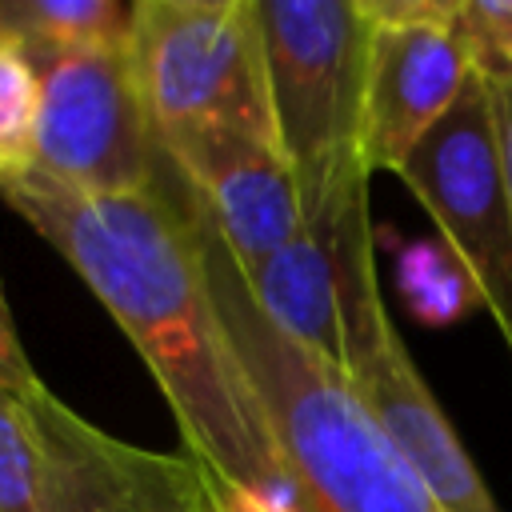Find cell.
<instances>
[{
	"mask_svg": "<svg viewBox=\"0 0 512 512\" xmlns=\"http://www.w3.org/2000/svg\"><path fill=\"white\" fill-rule=\"evenodd\" d=\"M92 288L160 384L192 460L224 496L296 500L220 320L180 172L124 196H88L40 172L0 188Z\"/></svg>",
	"mask_w": 512,
	"mask_h": 512,
	"instance_id": "6da1fadb",
	"label": "cell"
},
{
	"mask_svg": "<svg viewBox=\"0 0 512 512\" xmlns=\"http://www.w3.org/2000/svg\"><path fill=\"white\" fill-rule=\"evenodd\" d=\"M188 188V184H184ZM204 272L256 392L300 512H444L348 388L344 372L284 336L252 300L240 264L188 192Z\"/></svg>",
	"mask_w": 512,
	"mask_h": 512,
	"instance_id": "7a4b0ae2",
	"label": "cell"
},
{
	"mask_svg": "<svg viewBox=\"0 0 512 512\" xmlns=\"http://www.w3.org/2000/svg\"><path fill=\"white\" fill-rule=\"evenodd\" d=\"M276 140L292 164L304 224L368 200L360 148L372 24L360 0H256Z\"/></svg>",
	"mask_w": 512,
	"mask_h": 512,
	"instance_id": "3957f363",
	"label": "cell"
},
{
	"mask_svg": "<svg viewBox=\"0 0 512 512\" xmlns=\"http://www.w3.org/2000/svg\"><path fill=\"white\" fill-rule=\"evenodd\" d=\"M128 60L164 152L224 128L276 136L256 0H136Z\"/></svg>",
	"mask_w": 512,
	"mask_h": 512,
	"instance_id": "277c9868",
	"label": "cell"
},
{
	"mask_svg": "<svg viewBox=\"0 0 512 512\" xmlns=\"http://www.w3.org/2000/svg\"><path fill=\"white\" fill-rule=\"evenodd\" d=\"M316 232V228H312ZM336 248L340 268V320H344V380L424 488L444 512H500L420 368L412 364L396 324L376 288L372 220L356 208L340 224L320 228Z\"/></svg>",
	"mask_w": 512,
	"mask_h": 512,
	"instance_id": "5b68a950",
	"label": "cell"
},
{
	"mask_svg": "<svg viewBox=\"0 0 512 512\" xmlns=\"http://www.w3.org/2000/svg\"><path fill=\"white\" fill-rule=\"evenodd\" d=\"M36 68V172L88 196L160 184L168 156L148 124L128 48H84Z\"/></svg>",
	"mask_w": 512,
	"mask_h": 512,
	"instance_id": "8992f818",
	"label": "cell"
},
{
	"mask_svg": "<svg viewBox=\"0 0 512 512\" xmlns=\"http://www.w3.org/2000/svg\"><path fill=\"white\" fill-rule=\"evenodd\" d=\"M432 216L512 356V208L500 172L488 80L472 72L456 108L396 172Z\"/></svg>",
	"mask_w": 512,
	"mask_h": 512,
	"instance_id": "52a82bcc",
	"label": "cell"
},
{
	"mask_svg": "<svg viewBox=\"0 0 512 512\" xmlns=\"http://www.w3.org/2000/svg\"><path fill=\"white\" fill-rule=\"evenodd\" d=\"M32 412L48 456V512H220L216 484L192 456L132 448L44 384L32 388Z\"/></svg>",
	"mask_w": 512,
	"mask_h": 512,
	"instance_id": "ba28073f",
	"label": "cell"
},
{
	"mask_svg": "<svg viewBox=\"0 0 512 512\" xmlns=\"http://www.w3.org/2000/svg\"><path fill=\"white\" fill-rule=\"evenodd\" d=\"M164 156L244 276L304 232L300 188L276 136L224 128L192 136Z\"/></svg>",
	"mask_w": 512,
	"mask_h": 512,
	"instance_id": "9c48e42d",
	"label": "cell"
},
{
	"mask_svg": "<svg viewBox=\"0 0 512 512\" xmlns=\"http://www.w3.org/2000/svg\"><path fill=\"white\" fill-rule=\"evenodd\" d=\"M456 20L412 28L372 24L360 128L364 164L372 172L396 176L468 88L476 64Z\"/></svg>",
	"mask_w": 512,
	"mask_h": 512,
	"instance_id": "30bf717a",
	"label": "cell"
},
{
	"mask_svg": "<svg viewBox=\"0 0 512 512\" xmlns=\"http://www.w3.org/2000/svg\"><path fill=\"white\" fill-rule=\"evenodd\" d=\"M260 312L296 344L312 348L332 368L344 364V320H340V268L336 248L324 232L304 228L268 264L244 276Z\"/></svg>",
	"mask_w": 512,
	"mask_h": 512,
	"instance_id": "8fae6325",
	"label": "cell"
},
{
	"mask_svg": "<svg viewBox=\"0 0 512 512\" xmlns=\"http://www.w3.org/2000/svg\"><path fill=\"white\" fill-rule=\"evenodd\" d=\"M132 20L128 0H0V36L20 44L32 64L60 52L128 48Z\"/></svg>",
	"mask_w": 512,
	"mask_h": 512,
	"instance_id": "7c38bea8",
	"label": "cell"
},
{
	"mask_svg": "<svg viewBox=\"0 0 512 512\" xmlns=\"http://www.w3.org/2000/svg\"><path fill=\"white\" fill-rule=\"evenodd\" d=\"M0 512H48V456L32 388L0 384Z\"/></svg>",
	"mask_w": 512,
	"mask_h": 512,
	"instance_id": "4fadbf2b",
	"label": "cell"
},
{
	"mask_svg": "<svg viewBox=\"0 0 512 512\" xmlns=\"http://www.w3.org/2000/svg\"><path fill=\"white\" fill-rule=\"evenodd\" d=\"M40 80L20 44L0 36V188L36 172Z\"/></svg>",
	"mask_w": 512,
	"mask_h": 512,
	"instance_id": "5bb4252c",
	"label": "cell"
},
{
	"mask_svg": "<svg viewBox=\"0 0 512 512\" xmlns=\"http://www.w3.org/2000/svg\"><path fill=\"white\" fill-rule=\"evenodd\" d=\"M456 24L484 80L512 76V0H460Z\"/></svg>",
	"mask_w": 512,
	"mask_h": 512,
	"instance_id": "9a60e30c",
	"label": "cell"
},
{
	"mask_svg": "<svg viewBox=\"0 0 512 512\" xmlns=\"http://www.w3.org/2000/svg\"><path fill=\"white\" fill-rule=\"evenodd\" d=\"M368 24L380 28H412V24H452L460 16V0H360Z\"/></svg>",
	"mask_w": 512,
	"mask_h": 512,
	"instance_id": "2e32d148",
	"label": "cell"
},
{
	"mask_svg": "<svg viewBox=\"0 0 512 512\" xmlns=\"http://www.w3.org/2000/svg\"><path fill=\"white\" fill-rule=\"evenodd\" d=\"M0 384H12V388H36L40 384V376L32 372V364L24 356V344H20L16 328H12L4 292H0Z\"/></svg>",
	"mask_w": 512,
	"mask_h": 512,
	"instance_id": "e0dca14e",
	"label": "cell"
},
{
	"mask_svg": "<svg viewBox=\"0 0 512 512\" xmlns=\"http://www.w3.org/2000/svg\"><path fill=\"white\" fill-rule=\"evenodd\" d=\"M492 96V124H496V148H500V172H504V192L512 208V76L488 80Z\"/></svg>",
	"mask_w": 512,
	"mask_h": 512,
	"instance_id": "ac0fdd59",
	"label": "cell"
},
{
	"mask_svg": "<svg viewBox=\"0 0 512 512\" xmlns=\"http://www.w3.org/2000/svg\"><path fill=\"white\" fill-rule=\"evenodd\" d=\"M216 496H220V512H300V508H296V500H260V496H224L220 488H216Z\"/></svg>",
	"mask_w": 512,
	"mask_h": 512,
	"instance_id": "d6986e66",
	"label": "cell"
}]
</instances>
